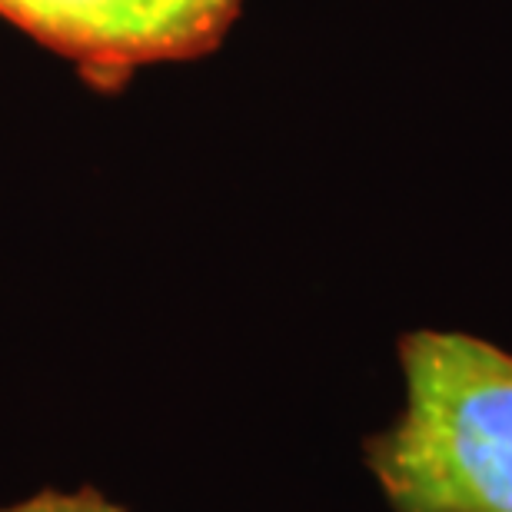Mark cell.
I'll return each instance as SVG.
<instances>
[{
	"label": "cell",
	"instance_id": "1",
	"mask_svg": "<svg viewBox=\"0 0 512 512\" xmlns=\"http://www.w3.org/2000/svg\"><path fill=\"white\" fill-rule=\"evenodd\" d=\"M403 413L363 443L393 512H512V353L469 333L399 340Z\"/></svg>",
	"mask_w": 512,
	"mask_h": 512
},
{
	"label": "cell",
	"instance_id": "2",
	"mask_svg": "<svg viewBox=\"0 0 512 512\" xmlns=\"http://www.w3.org/2000/svg\"><path fill=\"white\" fill-rule=\"evenodd\" d=\"M243 0H0V17L114 90L147 64L193 60L223 44Z\"/></svg>",
	"mask_w": 512,
	"mask_h": 512
},
{
	"label": "cell",
	"instance_id": "3",
	"mask_svg": "<svg viewBox=\"0 0 512 512\" xmlns=\"http://www.w3.org/2000/svg\"><path fill=\"white\" fill-rule=\"evenodd\" d=\"M0 512H127L124 506L110 503L94 486H84L77 493H60V489H44V493L24 499V503L4 506Z\"/></svg>",
	"mask_w": 512,
	"mask_h": 512
}]
</instances>
